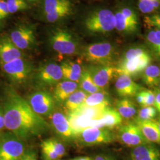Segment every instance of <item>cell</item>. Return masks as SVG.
<instances>
[{"mask_svg": "<svg viewBox=\"0 0 160 160\" xmlns=\"http://www.w3.org/2000/svg\"><path fill=\"white\" fill-rule=\"evenodd\" d=\"M157 87H158V90H159L160 91V82H159V84H158V85Z\"/></svg>", "mask_w": 160, "mask_h": 160, "instance_id": "bcb514c9", "label": "cell"}, {"mask_svg": "<svg viewBox=\"0 0 160 160\" xmlns=\"http://www.w3.org/2000/svg\"><path fill=\"white\" fill-rule=\"evenodd\" d=\"M129 155L131 160H160V149L154 143H147L133 147Z\"/></svg>", "mask_w": 160, "mask_h": 160, "instance_id": "e0dca14e", "label": "cell"}, {"mask_svg": "<svg viewBox=\"0 0 160 160\" xmlns=\"http://www.w3.org/2000/svg\"><path fill=\"white\" fill-rule=\"evenodd\" d=\"M20 58H23L22 51L13 43L10 36L0 37V63H7Z\"/></svg>", "mask_w": 160, "mask_h": 160, "instance_id": "2e32d148", "label": "cell"}, {"mask_svg": "<svg viewBox=\"0 0 160 160\" xmlns=\"http://www.w3.org/2000/svg\"><path fill=\"white\" fill-rule=\"evenodd\" d=\"M63 79V74L61 65L55 63H46L39 69L37 80L43 86L57 84Z\"/></svg>", "mask_w": 160, "mask_h": 160, "instance_id": "7c38bea8", "label": "cell"}, {"mask_svg": "<svg viewBox=\"0 0 160 160\" xmlns=\"http://www.w3.org/2000/svg\"><path fill=\"white\" fill-rule=\"evenodd\" d=\"M152 61L151 55L142 57L133 58L129 60H121L117 68L118 74H125L130 76H135L142 73Z\"/></svg>", "mask_w": 160, "mask_h": 160, "instance_id": "8fae6325", "label": "cell"}, {"mask_svg": "<svg viewBox=\"0 0 160 160\" xmlns=\"http://www.w3.org/2000/svg\"><path fill=\"white\" fill-rule=\"evenodd\" d=\"M94 160H116L113 156L108 154H98L96 156Z\"/></svg>", "mask_w": 160, "mask_h": 160, "instance_id": "7bdbcfd3", "label": "cell"}, {"mask_svg": "<svg viewBox=\"0 0 160 160\" xmlns=\"http://www.w3.org/2000/svg\"><path fill=\"white\" fill-rule=\"evenodd\" d=\"M114 87L117 94L122 98L135 96L142 88L132 80V77L125 74H118Z\"/></svg>", "mask_w": 160, "mask_h": 160, "instance_id": "9a60e30c", "label": "cell"}, {"mask_svg": "<svg viewBox=\"0 0 160 160\" xmlns=\"http://www.w3.org/2000/svg\"><path fill=\"white\" fill-rule=\"evenodd\" d=\"M123 15L126 17L127 20L131 23L132 26L137 29L138 28V18L137 15L132 9L129 7H125L120 10Z\"/></svg>", "mask_w": 160, "mask_h": 160, "instance_id": "8d00e7d4", "label": "cell"}, {"mask_svg": "<svg viewBox=\"0 0 160 160\" xmlns=\"http://www.w3.org/2000/svg\"><path fill=\"white\" fill-rule=\"evenodd\" d=\"M10 38L13 43L21 51L31 49L35 43L34 31L27 26H20L14 29Z\"/></svg>", "mask_w": 160, "mask_h": 160, "instance_id": "4fadbf2b", "label": "cell"}, {"mask_svg": "<svg viewBox=\"0 0 160 160\" xmlns=\"http://www.w3.org/2000/svg\"><path fill=\"white\" fill-rule=\"evenodd\" d=\"M157 125H158V129H159V130H160V120H159L158 121H157Z\"/></svg>", "mask_w": 160, "mask_h": 160, "instance_id": "f6af8a7d", "label": "cell"}, {"mask_svg": "<svg viewBox=\"0 0 160 160\" xmlns=\"http://www.w3.org/2000/svg\"><path fill=\"white\" fill-rule=\"evenodd\" d=\"M155 98L154 92L150 90H145V103L143 107L154 106Z\"/></svg>", "mask_w": 160, "mask_h": 160, "instance_id": "f35d334b", "label": "cell"}, {"mask_svg": "<svg viewBox=\"0 0 160 160\" xmlns=\"http://www.w3.org/2000/svg\"><path fill=\"white\" fill-rule=\"evenodd\" d=\"M0 25H1V24H0Z\"/></svg>", "mask_w": 160, "mask_h": 160, "instance_id": "f907efd6", "label": "cell"}, {"mask_svg": "<svg viewBox=\"0 0 160 160\" xmlns=\"http://www.w3.org/2000/svg\"><path fill=\"white\" fill-rule=\"evenodd\" d=\"M157 114V110L153 106L142 107L138 112L136 120H153Z\"/></svg>", "mask_w": 160, "mask_h": 160, "instance_id": "4dcf8cb0", "label": "cell"}, {"mask_svg": "<svg viewBox=\"0 0 160 160\" xmlns=\"http://www.w3.org/2000/svg\"><path fill=\"white\" fill-rule=\"evenodd\" d=\"M51 125L58 135L66 141L75 139L76 135L69 125L67 116L60 112L51 114Z\"/></svg>", "mask_w": 160, "mask_h": 160, "instance_id": "5bb4252c", "label": "cell"}, {"mask_svg": "<svg viewBox=\"0 0 160 160\" xmlns=\"http://www.w3.org/2000/svg\"><path fill=\"white\" fill-rule=\"evenodd\" d=\"M59 160V159H58V160Z\"/></svg>", "mask_w": 160, "mask_h": 160, "instance_id": "681fc988", "label": "cell"}, {"mask_svg": "<svg viewBox=\"0 0 160 160\" xmlns=\"http://www.w3.org/2000/svg\"><path fill=\"white\" fill-rule=\"evenodd\" d=\"M135 96L137 103L141 107H143L145 103V90H142L139 92Z\"/></svg>", "mask_w": 160, "mask_h": 160, "instance_id": "60d3db41", "label": "cell"}, {"mask_svg": "<svg viewBox=\"0 0 160 160\" xmlns=\"http://www.w3.org/2000/svg\"><path fill=\"white\" fill-rule=\"evenodd\" d=\"M116 110L122 118L129 119L136 116L138 113L135 104L129 98H122L116 104Z\"/></svg>", "mask_w": 160, "mask_h": 160, "instance_id": "d4e9b609", "label": "cell"}, {"mask_svg": "<svg viewBox=\"0 0 160 160\" xmlns=\"http://www.w3.org/2000/svg\"><path fill=\"white\" fill-rule=\"evenodd\" d=\"M78 84L80 89L86 92L87 94H91L102 90L94 83L90 74L87 69L83 70Z\"/></svg>", "mask_w": 160, "mask_h": 160, "instance_id": "4316f807", "label": "cell"}, {"mask_svg": "<svg viewBox=\"0 0 160 160\" xmlns=\"http://www.w3.org/2000/svg\"><path fill=\"white\" fill-rule=\"evenodd\" d=\"M88 94L81 89H78L71 94L64 102L65 108L68 114L74 113L81 109Z\"/></svg>", "mask_w": 160, "mask_h": 160, "instance_id": "44dd1931", "label": "cell"}, {"mask_svg": "<svg viewBox=\"0 0 160 160\" xmlns=\"http://www.w3.org/2000/svg\"><path fill=\"white\" fill-rule=\"evenodd\" d=\"M30 1H34V0H30Z\"/></svg>", "mask_w": 160, "mask_h": 160, "instance_id": "c3c4849f", "label": "cell"}, {"mask_svg": "<svg viewBox=\"0 0 160 160\" xmlns=\"http://www.w3.org/2000/svg\"><path fill=\"white\" fill-rule=\"evenodd\" d=\"M142 78L149 87H157L160 81V68L155 65H149L143 71Z\"/></svg>", "mask_w": 160, "mask_h": 160, "instance_id": "484cf974", "label": "cell"}, {"mask_svg": "<svg viewBox=\"0 0 160 160\" xmlns=\"http://www.w3.org/2000/svg\"><path fill=\"white\" fill-rule=\"evenodd\" d=\"M115 29L122 33H132L137 30L120 10L114 13Z\"/></svg>", "mask_w": 160, "mask_h": 160, "instance_id": "83f0119b", "label": "cell"}, {"mask_svg": "<svg viewBox=\"0 0 160 160\" xmlns=\"http://www.w3.org/2000/svg\"><path fill=\"white\" fill-rule=\"evenodd\" d=\"M116 138V135L110 129L89 127L80 132L75 139L82 146L92 147L112 143Z\"/></svg>", "mask_w": 160, "mask_h": 160, "instance_id": "5b68a950", "label": "cell"}, {"mask_svg": "<svg viewBox=\"0 0 160 160\" xmlns=\"http://www.w3.org/2000/svg\"><path fill=\"white\" fill-rule=\"evenodd\" d=\"M155 95V98L154 108L160 113V91L157 88L154 92Z\"/></svg>", "mask_w": 160, "mask_h": 160, "instance_id": "b9f144b4", "label": "cell"}, {"mask_svg": "<svg viewBox=\"0 0 160 160\" xmlns=\"http://www.w3.org/2000/svg\"><path fill=\"white\" fill-rule=\"evenodd\" d=\"M135 123L148 142L160 145V131L157 122L153 120H136Z\"/></svg>", "mask_w": 160, "mask_h": 160, "instance_id": "ac0fdd59", "label": "cell"}, {"mask_svg": "<svg viewBox=\"0 0 160 160\" xmlns=\"http://www.w3.org/2000/svg\"><path fill=\"white\" fill-rule=\"evenodd\" d=\"M7 4L10 14L26 10L28 6L24 0H7Z\"/></svg>", "mask_w": 160, "mask_h": 160, "instance_id": "836d02e7", "label": "cell"}, {"mask_svg": "<svg viewBox=\"0 0 160 160\" xmlns=\"http://www.w3.org/2000/svg\"><path fill=\"white\" fill-rule=\"evenodd\" d=\"M9 14L7 2L4 0H0V20L7 17Z\"/></svg>", "mask_w": 160, "mask_h": 160, "instance_id": "ab89813d", "label": "cell"}, {"mask_svg": "<svg viewBox=\"0 0 160 160\" xmlns=\"http://www.w3.org/2000/svg\"><path fill=\"white\" fill-rule=\"evenodd\" d=\"M45 141L46 143L53 149V150L55 152V153L59 156L60 158L65 154L66 153L65 147L59 140L55 138H50L49 139L45 140Z\"/></svg>", "mask_w": 160, "mask_h": 160, "instance_id": "e575fe53", "label": "cell"}, {"mask_svg": "<svg viewBox=\"0 0 160 160\" xmlns=\"http://www.w3.org/2000/svg\"><path fill=\"white\" fill-rule=\"evenodd\" d=\"M144 22L149 28H155L160 30V14H153L144 18Z\"/></svg>", "mask_w": 160, "mask_h": 160, "instance_id": "74e56055", "label": "cell"}, {"mask_svg": "<svg viewBox=\"0 0 160 160\" xmlns=\"http://www.w3.org/2000/svg\"><path fill=\"white\" fill-rule=\"evenodd\" d=\"M42 152V154L45 160H57L60 158L58 155L53 150V149L46 143V141H44L41 144Z\"/></svg>", "mask_w": 160, "mask_h": 160, "instance_id": "d590c367", "label": "cell"}, {"mask_svg": "<svg viewBox=\"0 0 160 160\" xmlns=\"http://www.w3.org/2000/svg\"><path fill=\"white\" fill-rule=\"evenodd\" d=\"M7 77L16 84H22L28 80L32 72L31 63L23 58H17L7 63H1Z\"/></svg>", "mask_w": 160, "mask_h": 160, "instance_id": "8992f818", "label": "cell"}, {"mask_svg": "<svg viewBox=\"0 0 160 160\" xmlns=\"http://www.w3.org/2000/svg\"><path fill=\"white\" fill-rule=\"evenodd\" d=\"M79 88L78 82L64 80L59 82L55 88L53 97L58 103H64L68 97Z\"/></svg>", "mask_w": 160, "mask_h": 160, "instance_id": "d6986e66", "label": "cell"}, {"mask_svg": "<svg viewBox=\"0 0 160 160\" xmlns=\"http://www.w3.org/2000/svg\"><path fill=\"white\" fill-rule=\"evenodd\" d=\"M28 102L34 112L42 117L51 115L55 107L53 96L46 91L34 92L30 96Z\"/></svg>", "mask_w": 160, "mask_h": 160, "instance_id": "9c48e42d", "label": "cell"}, {"mask_svg": "<svg viewBox=\"0 0 160 160\" xmlns=\"http://www.w3.org/2000/svg\"><path fill=\"white\" fill-rule=\"evenodd\" d=\"M72 12V7H66L46 14V20L50 23H54L69 16Z\"/></svg>", "mask_w": 160, "mask_h": 160, "instance_id": "1f68e13d", "label": "cell"}, {"mask_svg": "<svg viewBox=\"0 0 160 160\" xmlns=\"http://www.w3.org/2000/svg\"><path fill=\"white\" fill-rule=\"evenodd\" d=\"M110 105V97L107 92L103 90L88 94L83 106L108 108Z\"/></svg>", "mask_w": 160, "mask_h": 160, "instance_id": "cb8c5ba5", "label": "cell"}, {"mask_svg": "<svg viewBox=\"0 0 160 160\" xmlns=\"http://www.w3.org/2000/svg\"><path fill=\"white\" fill-rule=\"evenodd\" d=\"M117 138L120 143L128 147L133 148L141 145L150 143L135 123L128 122L120 125Z\"/></svg>", "mask_w": 160, "mask_h": 160, "instance_id": "ba28073f", "label": "cell"}, {"mask_svg": "<svg viewBox=\"0 0 160 160\" xmlns=\"http://www.w3.org/2000/svg\"><path fill=\"white\" fill-rule=\"evenodd\" d=\"M85 27L92 33H105L115 29L114 14L108 9L93 12L86 18Z\"/></svg>", "mask_w": 160, "mask_h": 160, "instance_id": "277c9868", "label": "cell"}, {"mask_svg": "<svg viewBox=\"0 0 160 160\" xmlns=\"http://www.w3.org/2000/svg\"></svg>", "mask_w": 160, "mask_h": 160, "instance_id": "816d5d0a", "label": "cell"}, {"mask_svg": "<svg viewBox=\"0 0 160 160\" xmlns=\"http://www.w3.org/2000/svg\"><path fill=\"white\" fill-rule=\"evenodd\" d=\"M71 7V4L68 0H45L43 9L45 14H47L63 8Z\"/></svg>", "mask_w": 160, "mask_h": 160, "instance_id": "f546056e", "label": "cell"}, {"mask_svg": "<svg viewBox=\"0 0 160 160\" xmlns=\"http://www.w3.org/2000/svg\"><path fill=\"white\" fill-rule=\"evenodd\" d=\"M63 79L79 83L83 72L82 67L78 62L66 60L61 64Z\"/></svg>", "mask_w": 160, "mask_h": 160, "instance_id": "ffe728a7", "label": "cell"}, {"mask_svg": "<svg viewBox=\"0 0 160 160\" xmlns=\"http://www.w3.org/2000/svg\"><path fill=\"white\" fill-rule=\"evenodd\" d=\"M99 119L102 122L103 128L110 130L115 127L120 126L122 122V118L116 109L110 107L105 108Z\"/></svg>", "mask_w": 160, "mask_h": 160, "instance_id": "7402d4cb", "label": "cell"}, {"mask_svg": "<svg viewBox=\"0 0 160 160\" xmlns=\"http://www.w3.org/2000/svg\"><path fill=\"white\" fill-rule=\"evenodd\" d=\"M6 128L4 123V110L2 107L0 106V131H2Z\"/></svg>", "mask_w": 160, "mask_h": 160, "instance_id": "ee69618b", "label": "cell"}, {"mask_svg": "<svg viewBox=\"0 0 160 160\" xmlns=\"http://www.w3.org/2000/svg\"><path fill=\"white\" fill-rule=\"evenodd\" d=\"M147 42L155 54L160 57V30H154L149 32L147 35Z\"/></svg>", "mask_w": 160, "mask_h": 160, "instance_id": "f1b7e54d", "label": "cell"}, {"mask_svg": "<svg viewBox=\"0 0 160 160\" xmlns=\"http://www.w3.org/2000/svg\"><path fill=\"white\" fill-rule=\"evenodd\" d=\"M3 110L6 129L21 139L36 137L49 126L42 116L35 113L28 101L12 88L5 92Z\"/></svg>", "mask_w": 160, "mask_h": 160, "instance_id": "6da1fadb", "label": "cell"}, {"mask_svg": "<svg viewBox=\"0 0 160 160\" xmlns=\"http://www.w3.org/2000/svg\"><path fill=\"white\" fill-rule=\"evenodd\" d=\"M116 55V48L109 42L92 43L86 46L82 57L94 65L112 64Z\"/></svg>", "mask_w": 160, "mask_h": 160, "instance_id": "7a4b0ae2", "label": "cell"}, {"mask_svg": "<svg viewBox=\"0 0 160 160\" xmlns=\"http://www.w3.org/2000/svg\"><path fill=\"white\" fill-rule=\"evenodd\" d=\"M50 42L59 56H71L77 51V44L72 36L63 29H57L52 34Z\"/></svg>", "mask_w": 160, "mask_h": 160, "instance_id": "52a82bcc", "label": "cell"}, {"mask_svg": "<svg viewBox=\"0 0 160 160\" xmlns=\"http://www.w3.org/2000/svg\"><path fill=\"white\" fill-rule=\"evenodd\" d=\"M26 151L23 140L12 132L0 134V160H21Z\"/></svg>", "mask_w": 160, "mask_h": 160, "instance_id": "3957f363", "label": "cell"}, {"mask_svg": "<svg viewBox=\"0 0 160 160\" xmlns=\"http://www.w3.org/2000/svg\"><path fill=\"white\" fill-rule=\"evenodd\" d=\"M94 83L102 90L108 86L117 73V68L112 64L94 65L87 68Z\"/></svg>", "mask_w": 160, "mask_h": 160, "instance_id": "30bf717a", "label": "cell"}, {"mask_svg": "<svg viewBox=\"0 0 160 160\" xmlns=\"http://www.w3.org/2000/svg\"><path fill=\"white\" fill-rule=\"evenodd\" d=\"M70 160H78L77 159V157H75V158H72V159H71Z\"/></svg>", "mask_w": 160, "mask_h": 160, "instance_id": "7dc6e473", "label": "cell"}, {"mask_svg": "<svg viewBox=\"0 0 160 160\" xmlns=\"http://www.w3.org/2000/svg\"><path fill=\"white\" fill-rule=\"evenodd\" d=\"M67 118L70 126L76 135V137L82 130L90 127V122L92 120V119L79 112L68 114Z\"/></svg>", "mask_w": 160, "mask_h": 160, "instance_id": "603a6c76", "label": "cell"}, {"mask_svg": "<svg viewBox=\"0 0 160 160\" xmlns=\"http://www.w3.org/2000/svg\"><path fill=\"white\" fill-rule=\"evenodd\" d=\"M148 55H149V53L145 48L142 47H133L128 49L125 53L121 60H129L133 58L142 57Z\"/></svg>", "mask_w": 160, "mask_h": 160, "instance_id": "d6a6232c", "label": "cell"}]
</instances>
